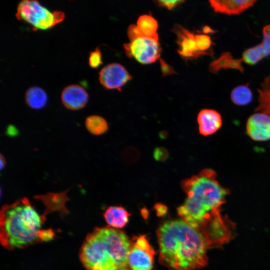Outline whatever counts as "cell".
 <instances>
[{"label":"cell","instance_id":"cell-1","mask_svg":"<svg viewBox=\"0 0 270 270\" xmlns=\"http://www.w3.org/2000/svg\"><path fill=\"white\" fill-rule=\"evenodd\" d=\"M160 262L170 270H195L208 264L206 240L183 220H168L156 231Z\"/></svg>","mask_w":270,"mask_h":270},{"label":"cell","instance_id":"cell-2","mask_svg":"<svg viewBox=\"0 0 270 270\" xmlns=\"http://www.w3.org/2000/svg\"><path fill=\"white\" fill-rule=\"evenodd\" d=\"M50 210L45 207L41 214L27 198L2 206L0 214V240L8 250L24 248L32 244L52 240L54 232L44 228Z\"/></svg>","mask_w":270,"mask_h":270},{"label":"cell","instance_id":"cell-3","mask_svg":"<svg viewBox=\"0 0 270 270\" xmlns=\"http://www.w3.org/2000/svg\"><path fill=\"white\" fill-rule=\"evenodd\" d=\"M181 187L187 198L178 208V213L182 220L199 232L221 214V207L230 192L217 180L216 172L210 168L184 180Z\"/></svg>","mask_w":270,"mask_h":270},{"label":"cell","instance_id":"cell-4","mask_svg":"<svg viewBox=\"0 0 270 270\" xmlns=\"http://www.w3.org/2000/svg\"><path fill=\"white\" fill-rule=\"evenodd\" d=\"M130 245L123 232L110 226L97 228L86 237L80 260L86 270H130Z\"/></svg>","mask_w":270,"mask_h":270},{"label":"cell","instance_id":"cell-5","mask_svg":"<svg viewBox=\"0 0 270 270\" xmlns=\"http://www.w3.org/2000/svg\"><path fill=\"white\" fill-rule=\"evenodd\" d=\"M16 18L30 24L32 28L47 30L62 22L65 14L60 10L50 12L35 0H24L18 4Z\"/></svg>","mask_w":270,"mask_h":270},{"label":"cell","instance_id":"cell-6","mask_svg":"<svg viewBox=\"0 0 270 270\" xmlns=\"http://www.w3.org/2000/svg\"><path fill=\"white\" fill-rule=\"evenodd\" d=\"M126 55L134 58L142 64H152L160 56L162 48L158 40L139 36L124 44Z\"/></svg>","mask_w":270,"mask_h":270},{"label":"cell","instance_id":"cell-7","mask_svg":"<svg viewBox=\"0 0 270 270\" xmlns=\"http://www.w3.org/2000/svg\"><path fill=\"white\" fill-rule=\"evenodd\" d=\"M154 251L144 236H134L130 240L128 256L130 268L132 270H151Z\"/></svg>","mask_w":270,"mask_h":270},{"label":"cell","instance_id":"cell-8","mask_svg":"<svg viewBox=\"0 0 270 270\" xmlns=\"http://www.w3.org/2000/svg\"><path fill=\"white\" fill-rule=\"evenodd\" d=\"M132 78L124 67L118 63L106 66L99 72L100 82L107 89L120 90L121 88Z\"/></svg>","mask_w":270,"mask_h":270},{"label":"cell","instance_id":"cell-9","mask_svg":"<svg viewBox=\"0 0 270 270\" xmlns=\"http://www.w3.org/2000/svg\"><path fill=\"white\" fill-rule=\"evenodd\" d=\"M246 130L248 136L254 140H270V116L262 112L254 114L247 120Z\"/></svg>","mask_w":270,"mask_h":270},{"label":"cell","instance_id":"cell-10","mask_svg":"<svg viewBox=\"0 0 270 270\" xmlns=\"http://www.w3.org/2000/svg\"><path fill=\"white\" fill-rule=\"evenodd\" d=\"M173 31L177 36L178 52L182 57L188 60L204 55L197 48L196 34L178 24L174 28Z\"/></svg>","mask_w":270,"mask_h":270},{"label":"cell","instance_id":"cell-11","mask_svg":"<svg viewBox=\"0 0 270 270\" xmlns=\"http://www.w3.org/2000/svg\"><path fill=\"white\" fill-rule=\"evenodd\" d=\"M88 95L85 89L78 84H70L62 92L61 100L64 106L70 110H80L86 104Z\"/></svg>","mask_w":270,"mask_h":270},{"label":"cell","instance_id":"cell-12","mask_svg":"<svg viewBox=\"0 0 270 270\" xmlns=\"http://www.w3.org/2000/svg\"><path fill=\"white\" fill-rule=\"evenodd\" d=\"M198 130L200 134L208 136L215 133L222 126V118L220 114L212 109H202L197 118Z\"/></svg>","mask_w":270,"mask_h":270},{"label":"cell","instance_id":"cell-13","mask_svg":"<svg viewBox=\"0 0 270 270\" xmlns=\"http://www.w3.org/2000/svg\"><path fill=\"white\" fill-rule=\"evenodd\" d=\"M256 0H211V7L216 12L227 15H237L252 6Z\"/></svg>","mask_w":270,"mask_h":270},{"label":"cell","instance_id":"cell-14","mask_svg":"<svg viewBox=\"0 0 270 270\" xmlns=\"http://www.w3.org/2000/svg\"><path fill=\"white\" fill-rule=\"evenodd\" d=\"M68 190L60 192H48L45 194L34 196L37 200H40L44 206L49 208L53 212H60L67 214L68 211L66 207V202L68 200L66 194Z\"/></svg>","mask_w":270,"mask_h":270},{"label":"cell","instance_id":"cell-15","mask_svg":"<svg viewBox=\"0 0 270 270\" xmlns=\"http://www.w3.org/2000/svg\"><path fill=\"white\" fill-rule=\"evenodd\" d=\"M242 58H234L230 52H224L216 60L210 64L208 70L213 74L218 73L222 69L236 70L244 72Z\"/></svg>","mask_w":270,"mask_h":270},{"label":"cell","instance_id":"cell-16","mask_svg":"<svg viewBox=\"0 0 270 270\" xmlns=\"http://www.w3.org/2000/svg\"><path fill=\"white\" fill-rule=\"evenodd\" d=\"M158 24L156 20L152 16L144 14L140 16L135 25V30L138 37L144 36L158 40L157 30Z\"/></svg>","mask_w":270,"mask_h":270},{"label":"cell","instance_id":"cell-17","mask_svg":"<svg viewBox=\"0 0 270 270\" xmlns=\"http://www.w3.org/2000/svg\"><path fill=\"white\" fill-rule=\"evenodd\" d=\"M104 218L113 228H122L128 223L130 214L122 206H111L104 212Z\"/></svg>","mask_w":270,"mask_h":270},{"label":"cell","instance_id":"cell-18","mask_svg":"<svg viewBox=\"0 0 270 270\" xmlns=\"http://www.w3.org/2000/svg\"><path fill=\"white\" fill-rule=\"evenodd\" d=\"M25 100L30 108L38 110L46 106L48 96L42 88L38 86H32L26 90L25 94Z\"/></svg>","mask_w":270,"mask_h":270},{"label":"cell","instance_id":"cell-19","mask_svg":"<svg viewBox=\"0 0 270 270\" xmlns=\"http://www.w3.org/2000/svg\"><path fill=\"white\" fill-rule=\"evenodd\" d=\"M258 92V104L256 110L270 116V76L266 77L260 83Z\"/></svg>","mask_w":270,"mask_h":270},{"label":"cell","instance_id":"cell-20","mask_svg":"<svg viewBox=\"0 0 270 270\" xmlns=\"http://www.w3.org/2000/svg\"><path fill=\"white\" fill-rule=\"evenodd\" d=\"M232 102L238 106H245L250 104L252 99V93L248 84H242L234 88L231 92Z\"/></svg>","mask_w":270,"mask_h":270},{"label":"cell","instance_id":"cell-21","mask_svg":"<svg viewBox=\"0 0 270 270\" xmlns=\"http://www.w3.org/2000/svg\"><path fill=\"white\" fill-rule=\"evenodd\" d=\"M85 126L88 132L94 136L101 135L108 130V124L106 120L98 115L88 116L85 120Z\"/></svg>","mask_w":270,"mask_h":270},{"label":"cell","instance_id":"cell-22","mask_svg":"<svg viewBox=\"0 0 270 270\" xmlns=\"http://www.w3.org/2000/svg\"><path fill=\"white\" fill-rule=\"evenodd\" d=\"M197 48L198 50L204 55L211 56L213 51L210 49L212 45L210 37L205 34H197L195 35Z\"/></svg>","mask_w":270,"mask_h":270},{"label":"cell","instance_id":"cell-23","mask_svg":"<svg viewBox=\"0 0 270 270\" xmlns=\"http://www.w3.org/2000/svg\"><path fill=\"white\" fill-rule=\"evenodd\" d=\"M102 64V54L98 48L90 52L88 58L89 66L92 68H97Z\"/></svg>","mask_w":270,"mask_h":270},{"label":"cell","instance_id":"cell-24","mask_svg":"<svg viewBox=\"0 0 270 270\" xmlns=\"http://www.w3.org/2000/svg\"><path fill=\"white\" fill-rule=\"evenodd\" d=\"M156 4L161 8H166L168 10H171L176 8L180 4L184 3V0H155Z\"/></svg>","mask_w":270,"mask_h":270},{"label":"cell","instance_id":"cell-25","mask_svg":"<svg viewBox=\"0 0 270 270\" xmlns=\"http://www.w3.org/2000/svg\"><path fill=\"white\" fill-rule=\"evenodd\" d=\"M168 150L164 148H156L154 149L153 156L158 161H164L168 158Z\"/></svg>","mask_w":270,"mask_h":270},{"label":"cell","instance_id":"cell-26","mask_svg":"<svg viewBox=\"0 0 270 270\" xmlns=\"http://www.w3.org/2000/svg\"><path fill=\"white\" fill-rule=\"evenodd\" d=\"M258 45L264 58L270 55V38L264 36L262 42Z\"/></svg>","mask_w":270,"mask_h":270},{"label":"cell","instance_id":"cell-27","mask_svg":"<svg viewBox=\"0 0 270 270\" xmlns=\"http://www.w3.org/2000/svg\"><path fill=\"white\" fill-rule=\"evenodd\" d=\"M160 63L161 70L163 76L176 73L173 68L168 64L166 63L163 60L160 59Z\"/></svg>","mask_w":270,"mask_h":270},{"label":"cell","instance_id":"cell-28","mask_svg":"<svg viewBox=\"0 0 270 270\" xmlns=\"http://www.w3.org/2000/svg\"><path fill=\"white\" fill-rule=\"evenodd\" d=\"M154 208L156 210L157 214L160 216L164 214L167 210V208L162 204H156L154 206Z\"/></svg>","mask_w":270,"mask_h":270},{"label":"cell","instance_id":"cell-29","mask_svg":"<svg viewBox=\"0 0 270 270\" xmlns=\"http://www.w3.org/2000/svg\"><path fill=\"white\" fill-rule=\"evenodd\" d=\"M263 36L270 38V24L266 26L262 30Z\"/></svg>","mask_w":270,"mask_h":270},{"label":"cell","instance_id":"cell-30","mask_svg":"<svg viewBox=\"0 0 270 270\" xmlns=\"http://www.w3.org/2000/svg\"><path fill=\"white\" fill-rule=\"evenodd\" d=\"M202 32L205 34H213L216 32V30H214L210 27L208 26H205L202 28Z\"/></svg>","mask_w":270,"mask_h":270},{"label":"cell","instance_id":"cell-31","mask_svg":"<svg viewBox=\"0 0 270 270\" xmlns=\"http://www.w3.org/2000/svg\"><path fill=\"white\" fill-rule=\"evenodd\" d=\"M6 164V160L2 154H0V169L2 170Z\"/></svg>","mask_w":270,"mask_h":270}]
</instances>
